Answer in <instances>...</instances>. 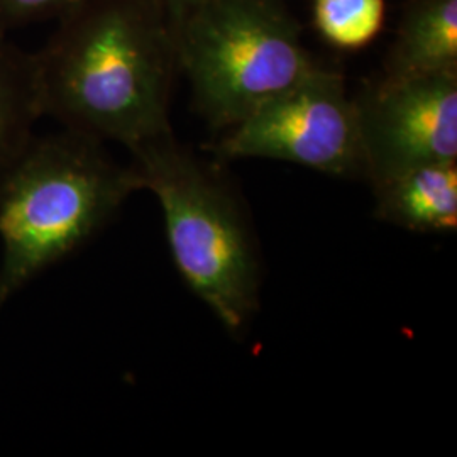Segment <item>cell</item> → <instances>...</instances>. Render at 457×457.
Instances as JSON below:
<instances>
[{
    "label": "cell",
    "mask_w": 457,
    "mask_h": 457,
    "mask_svg": "<svg viewBox=\"0 0 457 457\" xmlns=\"http://www.w3.org/2000/svg\"><path fill=\"white\" fill-rule=\"evenodd\" d=\"M43 114L131 153L171 134L179 65L156 0H85L34 54Z\"/></svg>",
    "instance_id": "obj_1"
},
{
    "label": "cell",
    "mask_w": 457,
    "mask_h": 457,
    "mask_svg": "<svg viewBox=\"0 0 457 457\" xmlns=\"http://www.w3.org/2000/svg\"><path fill=\"white\" fill-rule=\"evenodd\" d=\"M141 181L100 141L65 129L34 136L0 175V312L24 285L62 262L114 215Z\"/></svg>",
    "instance_id": "obj_2"
},
{
    "label": "cell",
    "mask_w": 457,
    "mask_h": 457,
    "mask_svg": "<svg viewBox=\"0 0 457 457\" xmlns=\"http://www.w3.org/2000/svg\"><path fill=\"white\" fill-rule=\"evenodd\" d=\"M141 190H151L164 215L173 262L192 292L230 332L258 307V262L232 195L173 136L132 153Z\"/></svg>",
    "instance_id": "obj_3"
},
{
    "label": "cell",
    "mask_w": 457,
    "mask_h": 457,
    "mask_svg": "<svg viewBox=\"0 0 457 457\" xmlns=\"http://www.w3.org/2000/svg\"><path fill=\"white\" fill-rule=\"evenodd\" d=\"M171 33L213 128H234L319 68L294 21L264 0H195Z\"/></svg>",
    "instance_id": "obj_4"
},
{
    "label": "cell",
    "mask_w": 457,
    "mask_h": 457,
    "mask_svg": "<svg viewBox=\"0 0 457 457\" xmlns=\"http://www.w3.org/2000/svg\"><path fill=\"white\" fill-rule=\"evenodd\" d=\"M217 153L268 158L336 177L364 175L360 112L343 77L315 68L309 77L230 128Z\"/></svg>",
    "instance_id": "obj_5"
},
{
    "label": "cell",
    "mask_w": 457,
    "mask_h": 457,
    "mask_svg": "<svg viewBox=\"0 0 457 457\" xmlns=\"http://www.w3.org/2000/svg\"><path fill=\"white\" fill-rule=\"evenodd\" d=\"M356 104L364 175L373 185L457 162V71L390 73Z\"/></svg>",
    "instance_id": "obj_6"
},
{
    "label": "cell",
    "mask_w": 457,
    "mask_h": 457,
    "mask_svg": "<svg viewBox=\"0 0 457 457\" xmlns=\"http://www.w3.org/2000/svg\"><path fill=\"white\" fill-rule=\"evenodd\" d=\"M373 187L381 220L420 234L456 230L457 162L420 166Z\"/></svg>",
    "instance_id": "obj_7"
},
{
    "label": "cell",
    "mask_w": 457,
    "mask_h": 457,
    "mask_svg": "<svg viewBox=\"0 0 457 457\" xmlns=\"http://www.w3.org/2000/svg\"><path fill=\"white\" fill-rule=\"evenodd\" d=\"M45 117L34 54L0 34V175L34 139V126Z\"/></svg>",
    "instance_id": "obj_8"
},
{
    "label": "cell",
    "mask_w": 457,
    "mask_h": 457,
    "mask_svg": "<svg viewBox=\"0 0 457 457\" xmlns=\"http://www.w3.org/2000/svg\"><path fill=\"white\" fill-rule=\"evenodd\" d=\"M457 71V0H425L407 17L390 73Z\"/></svg>",
    "instance_id": "obj_9"
},
{
    "label": "cell",
    "mask_w": 457,
    "mask_h": 457,
    "mask_svg": "<svg viewBox=\"0 0 457 457\" xmlns=\"http://www.w3.org/2000/svg\"><path fill=\"white\" fill-rule=\"evenodd\" d=\"M315 24L337 48L366 46L381 31L385 0H315Z\"/></svg>",
    "instance_id": "obj_10"
},
{
    "label": "cell",
    "mask_w": 457,
    "mask_h": 457,
    "mask_svg": "<svg viewBox=\"0 0 457 457\" xmlns=\"http://www.w3.org/2000/svg\"><path fill=\"white\" fill-rule=\"evenodd\" d=\"M85 0H0V34L22 24L62 19Z\"/></svg>",
    "instance_id": "obj_11"
},
{
    "label": "cell",
    "mask_w": 457,
    "mask_h": 457,
    "mask_svg": "<svg viewBox=\"0 0 457 457\" xmlns=\"http://www.w3.org/2000/svg\"><path fill=\"white\" fill-rule=\"evenodd\" d=\"M158 5L162 7L164 16L170 22V28H173L180 17L183 16V12L195 2V0H156Z\"/></svg>",
    "instance_id": "obj_12"
}]
</instances>
